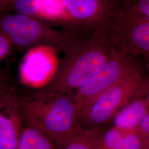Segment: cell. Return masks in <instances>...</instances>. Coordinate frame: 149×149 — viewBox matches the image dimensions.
Here are the masks:
<instances>
[{"label":"cell","mask_w":149,"mask_h":149,"mask_svg":"<svg viewBox=\"0 0 149 149\" xmlns=\"http://www.w3.org/2000/svg\"><path fill=\"white\" fill-rule=\"evenodd\" d=\"M115 50L105 32H96L74 53L65 55L53 80L36 90L48 95H73L111 58Z\"/></svg>","instance_id":"2"},{"label":"cell","mask_w":149,"mask_h":149,"mask_svg":"<svg viewBox=\"0 0 149 149\" xmlns=\"http://www.w3.org/2000/svg\"><path fill=\"white\" fill-rule=\"evenodd\" d=\"M42 133L37 129L27 125L23 128L16 149H33Z\"/></svg>","instance_id":"15"},{"label":"cell","mask_w":149,"mask_h":149,"mask_svg":"<svg viewBox=\"0 0 149 149\" xmlns=\"http://www.w3.org/2000/svg\"><path fill=\"white\" fill-rule=\"evenodd\" d=\"M0 12L24 15L50 27L51 24L63 26L74 33L79 31L66 11L63 1L0 0Z\"/></svg>","instance_id":"8"},{"label":"cell","mask_w":149,"mask_h":149,"mask_svg":"<svg viewBox=\"0 0 149 149\" xmlns=\"http://www.w3.org/2000/svg\"><path fill=\"white\" fill-rule=\"evenodd\" d=\"M104 127H81L72 133L55 141L58 149H96Z\"/></svg>","instance_id":"12"},{"label":"cell","mask_w":149,"mask_h":149,"mask_svg":"<svg viewBox=\"0 0 149 149\" xmlns=\"http://www.w3.org/2000/svg\"><path fill=\"white\" fill-rule=\"evenodd\" d=\"M0 149H3V148H1V147H0Z\"/></svg>","instance_id":"21"},{"label":"cell","mask_w":149,"mask_h":149,"mask_svg":"<svg viewBox=\"0 0 149 149\" xmlns=\"http://www.w3.org/2000/svg\"><path fill=\"white\" fill-rule=\"evenodd\" d=\"M141 69L134 58L114 51L105 64L74 93L82 109L134 71Z\"/></svg>","instance_id":"6"},{"label":"cell","mask_w":149,"mask_h":149,"mask_svg":"<svg viewBox=\"0 0 149 149\" xmlns=\"http://www.w3.org/2000/svg\"><path fill=\"white\" fill-rule=\"evenodd\" d=\"M13 47L5 36L0 33V63L11 54Z\"/></svg>","instance_id":"18"},{"label":"cell","mask_w":149,"mask_h":149,"mask_svg":"<svg viewBox=\"0 0 149 149\" xmlns=\"http://www.w3.org/2000/svg\"><path fill=\"white\" fill-rule=\"evenodd\" d=\"M23 118L55 141L82 127V106L73 95H48L18 89Z\"/></svg>","instance_id":"1"},{"label":"cell","mask_w":149,"mask_h":149,"mask_svg":"<svg viewBox=\"0 0 149 149\" xmlns=\"http://www.w3.org/2000/svg\"><path fill=\"white\" fill-rule=\"evenodd\" d=\"M0 33L20 51L46 45L65 55L74 53L87 40L76 33L55 29L30 17L10 12H0Z\"/></svg>","instance_id":"3"},{"label":"cell","mask_w":149,"mask_h":149,"mask_svg":"<svg viewBox=\"0 0 149 149\" xmlns=\"http://www.w3.org/2000/svg\"><path fill=\"white\" fill-rule=\"evenodd\" d=\"M13 85L11 72L8 70L0 69V94Z\"/></svg>","instance_id":"19"},{"label":"cell","mask_w":149,"mask_h":149,"mask_svg":"<svg viewBox=\"0 0 149 149\" xmlns=\"http://www.w3.org/2000/svg\"><path fill=\"white\" fill-rule=\"evenodd\" d=\"M124 12L134 16L149 17V0H128L120 1Z\"/></svg>","instance_id":"14"},{"label":"cell","mask_w":149,"mask_h":149,"mask_svg":"<svg viewBox=\"0 0 149 149\" xmlns=\"http://www.w3.org/2000/svg\"><path fill=\"white\" fill-rule=\"evenodd\" d=\"M148 113H149V95L134 98L116 115L112 120L113 126L133 130Z\"/></svg>","instance_id":"11"},{"label":"cell","mask_w":149,"mask_h":149,"mask_svg":"<svg viewBox=\"0 0 149 149\" xmlns=\"http://www.w3.org/2000/svg\"><path fill=\"white\" fill-rule=\"evenodd\" d=\"M58 52L46 45H40L26 51L18 65V81L29 90L43 88L53 80L60 60Z\"/></svg>","instance_id":"7"},{"label":"cell","mask_w":149,"mask_h":149,"mask_svg":"<svg viewBox=\"0 0 149 149\" xmlns=\"http://www.w3.org/2000/svg\"><path fill=\"white\" fill-rule=\"evenodd\" d=\"M33 149H58L55 141L42 134Z\"/></svg>","instance_id":"20"},{"label":"cell","mask_w":149,"mask_h":149,"mask_svg":"<svg viewBox=\"0 0 149 149\" xmlns=\"http://www.w3.org/2000/svg\"><path fill=\"white\" fill-rule=\"evenodd\" d=\"M113 49L134 58H149V17L124 12L119 4L112 14L105 31Z\"/></svg>","instance_id":"5"},{"label":"cell","mask_w":149,"mask_h":149,"mask_svg":"<svg viewBox=\"0 0 149 149\" xmlns=\"http://www.w3.org/2000/svg\"><path fill=\"white\" fill-rule=\"evenodd\" d=\"M120 1L64 0L65 7L80 30L105 32L112 14Z\"/></svg>","instance_id":"9"},{"label":"cell","mask_w":149,"mask_h":149,"mask_svg":"<svg viewBox=\"0 0 149 149\" xmlns=\"http://www.w3.org/2000/svg\"><path fill=\"white\" fill-rule=\"evenodd\" d=\"M23 119L18 88L13 85L0 94V147L16 149L24 128Z\"/></svg>","instance_id":"10"},{"label":"cell","mask_w":149,"mask_h":149,"mask_svg":"<svg viewBox=\"0 0 149 149\" xmlns=\"http://www.w3.org/2000/svg\"><path fill=\"white\" fill-rule=\"evenodd\" d=\"M135 129L127 130L114 126L105 129L97 141L96 149H114L125 136Z\"/></svg>","instance_id":"13"},{"label":"cell","mask_w":149,"mask_h":149,"mask_svg":"<svg viewBox=\"0 0 149 149\" xmlns=\"http://www.w3.org/2000/svg\"><path fill=\"white\" fill-rule=\"evenodd\" d=\"M135 131L145 144L149 146V113L142 119L135 128Z\"/></svg>","instance_id":"17"},{"label":"cell","mask_w":149,"mask_h":149,"mask_svg":"<svg viewBox=\"0 0 149 149\" xmlns=\"http://www.w3.org/2000/svg\"><path fill=\"white\" fill-rule=\"evenodd\" d=\"M114 149H149L136 133L135 129L125 136Z\"/></svg>","instance_id":"16"},{"label":"cell","mask_w":149,"mask_h":149,"mask_svg":"<svg viewBox=\"0 0 149 149\" xmlns=\"http://www.w3.org/2000/svg\"><path fill=\"white\" fill-rule=\"evenodd\" d=\"M149 79L141 69L129 74L109 90L82 108L81 124L90 128L104 127L134 98L149 95Z\"/></svg>","instance_id":"4"}]
</instances>
